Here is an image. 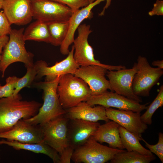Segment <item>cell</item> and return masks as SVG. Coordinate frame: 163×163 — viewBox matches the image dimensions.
<instances>
[{"label":"cell","mask_w":163,"mask_h":163,"mask_svg":"<svg viewBox=\"0 0 163 163\" xmlns=\"http://www.w3.org/2000/svg\"><path fill=\"white\" fill-rule=\"evenodd\" d=\"M42 105L35 101L22 100L19 93L0 98V133L10 129L19 120L35 115Z\"/></svg>","instance_id":"cell-1"},{"label":"cell","mask_w":163,"mask_h":163,"mask_svg":"<svg viewBox=\"0 0 163 163\" xmlns=\"http://www.w3.org/2000/svg\"><path fill=\"white\" fill-rule=\"evenodd\" d=\"M60 76L51 81L36 82L35 86L43 92V103L38 113L34 117L24 119L35 125L42 126L50 120L66 113L61 105L57 93V87Z\"/></svg>","instance_id":"cell-2"},{"label":"cell","mask_w":163,"mask_h":163,"mask_svg":"<svg viewBox=\"0 0 163 163\" xmlns=\"http://www.w3.org/2000/svg\"><path fill=\"white\" fill-rule=\"evenodd\" d=\"M24 31V28L11 29L9 34V40L3 48L0 61L2 77H4L7 68L13 63L22 62L26 68L34 64V55L27 51L25 47Z\"/></svg>","instance_id":"cell-3"},{"label":"cell","mask_w":163,"mask_h":163,"mask_svg":"<svg viewBox=\"0 0 163 163\" xmlns=\"http://www.w3.org/2000/svg\"><path fill=\"white\" fill-rule=\"evenodd\" d=\"M57 91L60 104L65 110L86 101L91 95L87 83L70 73L60 76Z\"/></svg>","instance_id":"cell-4"},{"label":"cell","mask_w":163,"mask_h":163,"mask_svg":"<svg viewBox=\"0 0 163 163\" xmlns=\"http://www.w3.org/2000/svg\"><path fill=\"white\" fill-rule=\"evenodd\" d=\"M126 151L104 145L91 137L74 149L71 160L75 163H104Z\"/></svg>","instance_id":"cell-5"},{"label":"cell","mask_w":163,"mask_h":163,"mask_svg":"<svg viewBox=\"0 0 163 163\" xmlns=\"http://www.w3.org/2000/svg\"><path fill=\"white\" fill-rule=\"evenodd\" d=\"M78 36L74 39L73 45L74 47V58L80 66L95 65L106 68L108 70H116L125 69L121 65L113 66L102 64L94 57L93 49L88 41V38L92 31L90 26L86 24H80L77 28Z\"/></svg>","instance_id":"cell-6"},{"label":"cell","mask_w":163,"mask_h":163,"mask_svg":"<svg viewBox=\"0 0 163 163\" xmlns=\"http://www.w3.org/2000/svg\"><path fill=\"white\" fill-rule=\"evenodd\" d=\"M136 64L137 71L132 82L133 91L138 96L149 97L151 90L163 75V70L152 67L147 59L141 56L138 57Z\"/></svg>","instance_id":"cell-7"},{"label":"cell","mask_w":163,"mask_h":163,"mask_svg":"<svg viewBox=\"0 0 163 163\" xmlns=\"http://www.w3.org/2000/svg\"><path fill=\"white\" fill-rule=\"evenodd\" d=\"M69 120L65 114L40 126L44 142L57 151L59 155L69 145L68 132Z\"/></svg>","instance_id":"cell-8"},{"label":"cell","mask_w":163,"mask_h":163,"mask_svg":"<svg viewBox=\"0 0 163 163\" xmlns=\"http://www.w3.org/2000/svg\"><path fill=\"white\" fill-rule=\"evenodd\" d=\"M33 18L46 24L69 20L73 12L66 5L51 0H31Z\"/></svg>","instance_id":"cell-9"},{"label":"cell","mask_w":163,"mask_h":163,"mask_svg":"<svg viewBox=\"0 0 163 163\" xmlns=\"http://www.w3.org/2000/svg\"><path fill=\"white\" fill-rule=\"evenodd\" d=\"M86 102L92 106L100 105L105 108L114 107L138 112L146 110L148 104H141L115 92L107 90L98 95H91Z\"/></svg>","instance_id":"cell-10"},{"label":"cell","mask_w":163,"mask_h":163,"mask_svg":"<svg viewBox=\"0 0 163 163\" xmlns=\"http://www.w3.org/2000/svg\"><path fill=\"white\" fill-rule=\"evenodd\" d=\"M107 69L95 65L80 66L73 75L82 79L88 86L91 95H97L110 90H113L105 75Z\"/></svg>","instance_id":"cell-11"},{"label":"cell","mask_w":163,"mask_h":163,"mask_svg":"<svg viewBox=\"0 0 163 163\" xmlns=\"http://www.w3.org/2000/svg\"><path fill=\"white\" fill-rule=\"evenodd\" d=\"M137 70L136 62L131 69L108 70V78L113 91L139 103L142 102L141 98L133 92L132 87L133 80Z\"/></svg>","instance_id":"cell-12"},{"label":"cell","mask_w":163,"mask_h":163,"mask_svg":"<svg viewBox=\"0 0 163 163\" xmlns=\"http://www.w3.org/2000/svg\"><path fill=\"white\" fill-rule=\"evenodd\" d=\"M74 47L72 46L67 57L59 62H56L53 66H49L47 63L42 60L34 63L37 74L35 79H39L45 76V81H51L58 76L67 74H73L80 66L76 63L74 58Z\"/></svg>","instance_id":"cell-13"},{"label":"cell","mask_w":163,"mask_h":163,"mask_svg":"<svg viewBox=\"0 0 163 163\" xmlns=\"http://www.w3.org/2000/svg\"><path fill=\"white\" fill-rule=\"evenodd\" d=\"M107 117L132 133L141 141L142 134L148 128V125L141 119V112L130 110L105 108Z\"/></svg>","instance_id":"cell-14"},{"label":"cell","mask_w":163,"mask_h":163,"mask_svg":"<svg viewBox=\"0 0 163 163\" xmlns=\"http://www.w3.org/2000/svg\"><path fill=\"white\" fill-rule=\"evenodd\" d=\"M0 138L26 143H39L43 141L40 126L30 124L23 119L19 120L9 130L0 133Z\"/></svg>","instance_id":"cell-15"},{"label":"cell","mask_w":163,"mask_h":163,"mask_svg":"<svg viewBox=\"0 0 163 163\" xmlns=\"http://www.w3.org/2000/svg\"><path fill=\"white\" fill-rule=\"evenodd\" d=\"M2 9L11 24L26 25L33 18L31 0H4Z\"/></svg>","instance_id":"cell-16"},{"label":"cell","mask_w":163,"mask_h":163,"mask_svg":"<svg viewBox=\"0 0 163 163\" xmlns=\"http://www.w3.org/2000/svg\"><path fill=\"white\" fill-rule=\"evenodd\" d=\"M100 124L97 122L69 119L68 132L69 145L74 149L82 145L92 137Z\"/></svg>","instance_id":"cell-17"},{"label":"cell","mask_w":163,"mask_h":163,"mask_svg":"<svg viewBox=\"0 0 163 163\" xmlns=\"http://www.w3.org/2000/svg\"><path fill=\"white\" fill-rule=\"evenodd\" d=\"M112 0H97L90 3L86 7L82 8L74 12L69 20V27L68 33L65 40L60 45V50L63 55H68L69 52V48L73 43L74 34L78 27L85 19L91 18L93 16L92 9L101 2L106 1L105 6L108 7Z\"/></svg>","instance_id":"cell-18"},{"label":"cell","mask_w":163,"mask_h":163,"mask_svg":"<svg viewBox=\"0 0 163 163\" xmlns=\"http://www.w3.org/2000/svg\"><path fill=\"white\" fill-rule=\"evenodd\" d=\"M66 111L65 115L69 119H81L92 122L99 120L107 122L110 120L107 116L104 107L100 105L92 106L86 101L82 102Z\"/></svg>","instance_id":"cell-19"},{"label":"cell","mask_w":163,"mask_h":163,"mask_svg":"<svg viewBox=\"0 0 163 163\" xmlns=\"http://www.w3.org/2000/svg\"><path fill=\"white\" fill-rule=\"evenodd\" d=\"M119 126L113 120L100 124L91 138L98 142L107 143L110 147L123 149L120 136Z\"/></svg>","instance_id":"cell-20"},{"label":"cell","mask_w":163,"mask_h":163,"mask_svg":"<svg viewBox=\"0 0 163 163\" xmlns=\"http://www.w3.org/2000/svg\"><path fill=\"white\" fill-rule=\"evenodd\" d=\"M0 144H5L17 150H24L37 153L45 154L51 158L54 163H60V156L54 149L44 141L36 143H26L14 140H2Z\"/></svg>","instance_id":"cell-21"},{"label":"cell","mask_w":163,"mask_h":163,"mask_svg":"<svg viewBox=\"0 0 163 163\" xmlns=\"http://www.w3.org/2000/svg\"><path fill=\"white\" fill-rule=\"evenodd\" d=\"M25 41H42L50 43V37L46 23L37 20L28 26L23 33Z\"/></svg>","instance_id":"cell-22"},{"label":"cell","mask_w":163,"mask_h":163,"mask_svg":"<svg viewBox=\"0 0 163 163\" xmlns=\"http://www.w3.org/2000/svg\"><path fill=\"white\" fill-rule=\"evenodd\" d=\"M119 130L121 142L126 151H136L145 155H153L149 150L142 145L140 141L133 134L120 126H119Z\"/></svg>","instance_id":"cell-23"},{"label":"cell","mask_w":163,"mask_h":163,"mask_svg":"<svg viewBox=\"0 0 163 163\" xmlns=\"http://www.w3.org/2000/svg\"><path fill=\"white\" fill-rule=\"evenodd\" d=\"M47 24L50 35V43L55 46H60L68 33L69 20L53 22Z\"/></svg>","instance_id":"cell-24"},{"label":"cell","mask_w":163,"mask_h":163,"mask_svg":"<svg viewBox=\"0 0 163 163\" xmlns=\"http://www.w3.org/2000/svg\"><path fill=\"white\" fill-rule=\"evenodd\" d=\"M155 159L153 155H145L136 151L126 150L115 155L110 161L111 163H149Z\"/></svg>","instance_id":"cell-25"},{"label":"cell","mask_w":163,"mask_h":163,"mask_svg":"<svg viewBox=\"0 0 163 163\" xmlns=\"http://www.w3.org/2000/svg\"><path fill=\"white\" fill-rule=\"evenodd\" d=\"M163 105V85L159 88L158 93L155 99L148 106L146 111L141 116L142 121L147 125H150L152 123V117L155 111Z\"/></svg>","instance_id":"cell-26"},{"label":"cell","mask_w":163,"mask_h":163,"mask_svg":"<svg viewBox=\"0 0 163 163\" xmlns=\"http://www.w3.org/2000/svg\"><path fill=\"white\" fill-rule=\"evenodd\" d=\"M26 68V74L22 77L19 78L16 83L13 95L18 94L22 88L29 86L35 79L37 72L34 64Z\"/></svg>","instance_id":"cell-27"},{"label":"cell","mask_w":163,"mask_h":163,"mask_svg":"<svg viewBox=\"0 0 163 163\" xmlns=\"http://www.w3.org/2000/svg\"><path fill=\"white\" fill-rule=\"evenodd\" d=\"M19 78L14 76L6 79L5 84L0 87V98L9 97L13 94L16 83Z\"/></svg>","instance_id":"cell-28"},{"label":"cell","mask_w":163,"mask_h":163,"mask_svg":"<svg viewBox=\"0 0 163 163\" xmlns=\"http://www.w3.org/2000/svg\"><path fill=\"white\" fill-rule=\"evenodd\" d=\"M141 140L145 143V146L152 153L156 155L163 162V133L160 132L158 134V143L154 145L149 144L142 137Z\"/></svg>","instance_id":"cell-29"},{"label":"cell","mask_w":163,"mask_h":163,"mask_svg":"<svg viewBox=\"0 0 163 163\" xmlns=\"http://www.w3.org/2000/svg\"><path fill=\"white\" fill-rule=\"evenodd\" d=\"M66 5L73 12L88 6L90 4L89 0H51Z\"/></svg>","instance_id":"cell-30"},{"label":"cell","mask_w":163,"mask_h":163,"mask_svg":"<svg viewBox=\"0 0 163 163\" xmlns=\"http://www.w3.org/2000/svg\"><path fill=\"white\" fill-rule=\"evenodd\" d=\"M11 25L3 11L0 9V37L9 34L12 29Z\"/></svg>","instance_id":"cell-31"},{"label":"cell","mask_w":163,"mask_h":163,"mask_svg":"<svg viewBox=\"0 0 163 163\" xmlns=\"http://www.w3.org/2000/svg\"><path fill=\"white\" fill-rule=\"evenodd\" d=\"M74 150L70 145L65 148L60 155V163H70Z\"/></svg>","instance_id":"cell-32"},{"label":"cell","mask_w":163,"mask_h":163,"mask_svg":"<svg viewBox=\"0 0 163 163\" xmlns=\"http://www.w3.org/2000/svg\"><path fill=\"white\" fill-rule=\"evenodd\" d=\"M150 16L157 15H163V1L161 0H157L154 4L152 10L149 12Z\"/></svg>","instance_id":"cell-33"},{"label":"cell","mask_w":163,"mask_h":163,"mask_svg":"<svg viewBox=\"0 0 163 163\" xmlns=\"http://www.w3.org/2000/svg\"><path fill=\"white\" fill-rule=\"evenodd\" d=\"M9 39V37L7 35H4L0 37V61L3 48L8 42Z\"/></svg>","instance_id":"cell-34"},{"label":"cell","mask_w":163,"mask_h":163,"mask_svg":"<svg viewBox=\"0 0 163 163\" xmlns=\"http://www.w3.org/2000/svg\"><path fill=\"white\" fill-rule=\"evenodd\" d=\"M152 64L153 66H156L160 69H163V60H162L154 61Z\"/></svg>","instance_id":"cell-35"},{"label":"cell","mask_w":163,"mask_h":163,"mask_svg":"<svg viewBox=\"0 0 163 163\" xmlns=\"http://www.w3.org/2000/svg\"><path fill=\"white\" fill-rule=\"evenodd\" d=\"M4 0H0V9H2Z\"/></svg>","instance_id":"cell-36"},{"label":"cell","mask_w":163,"mask_h":163,"mask_svg":"<svg viewBox=\"0 0 163 163\" xmlns=\"http://www.w3.org/2000/svg\"><path fill=\"white\" fill-rule=\"evenodd\" d=\"M89 0L90 3H91L97 0Z\"/></svg>","instance_id":"cell-37"},{"label":"cell","mask_w":163,"mask_h":163,"mask_svg":"<svg viewBox=\"0 0 163 163\" xmlns=\"http://www.w3.org/2000/svg\"><path fill=\"white\" fill-rule=\"evenodd\" d=\"M1 86H2V85H1V83H0V87Z\"/></svg>","instance_id":"cell-38"}]
</instances>
